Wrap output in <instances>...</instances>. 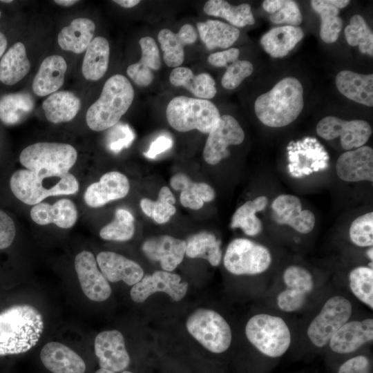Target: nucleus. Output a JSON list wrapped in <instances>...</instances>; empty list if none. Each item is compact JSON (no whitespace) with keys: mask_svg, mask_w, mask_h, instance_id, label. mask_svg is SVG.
I'll return each instance as SVG.
<instances>
[{"mask_svg":"<svg viewBox=\"0 0 373 373\" xmlns=\"http://www.w3.org/2000/svg\"><path fill=\"white\" fill-rule=\"evenodd\" d=\"M44 327L34 306L17 304L0 313V356L26 353L37 345Z\"/></svg>","mask_w":373,"mask_h":373,"instance_id":"1","label":"nucleus"},{"mask_svg":"<svg viewBox=\"0 0 373 373\" xmlns=\"http://www.w3.org/2000/svg\"><path fill=\"white\" fill-rule=\"evenodd\" d=\"M303 88L293 77L279 81L270 90L259 95L254 103L257 118L264 125L280 128L293 122L303 111Z\"/></svg>","mask_w":373,"mask_h":373,"instance_id":"2","label":"nucleus"},{"mask_svg":"<svg viewBox=\"0 0 373 373\" xmlns=\"http://www.w3.org/2000/svg\"><path fill=\"white\" fill-rule=\"evenodd\" d=\"M10 186L17 199L26 204L35 205L50 196L75 194L79 184L70 172L52 174L20 169L12 175Z\"/></svg>","mask_w":373,"mask_h":373,"instance_id":"3","label":"nucleus"},{"mask_svg":"<svg viewBox=\"0 0 373 373\" xmlns=\"http://www.w3.org/2000/svg\"><path fill=\"white\" fill-rule=\"evenodd\" d=\"M133 98L134 90L128 79L119 74L111 76L99 97L87 111L88 126L95 131L113 127L130 108Z\"/></svg>","mask_w":373,"mask_h":373,"instance_id":"4","label":"nucleus"},{"mask_svg":"<svg viewBox=\"0 0 373 373\" xmlns=\"http://www.w3.org/2000/svg\"><path fill=\"white\" fill-rule=\"evenodd\" d=\"M248 341L262 355L279 358L290 347L293 335L287 322L280 316L268 312L253 315L245 328Z\"/></svg>","mask_w":373,"mask_h":373,"instance_id":"5","label":"nucleus"},{"mask_svg":"<svg viewBox=\"0 0 373 373\" xmlns=\"http://www.w3.org/2000/svg\"><path fill=\"white\" fill-rule=\"evenodd\" d=\"M166 116L170 126L179 132L195 129L209 133L220 115L218 108L207 99L178 96L169 102Z\"/></svg>","mask_w":373,"mask_h":373,"instance_id":"6","label":"nucleus"},{"mask_svg":"<svg viewBox=\"0 0 373 373\" xmlns=\"http://www.w3.org/2000/svg\"><path fill=\"white\" fill-rule=\"evenodd\" d=\"M354 307L350 298L343 294H334L322 305L306 329V336L314 347L327 346L332 336L352 317Z\"/></svg>","mask_w":373,"mask_h":373,"instance_id":"7","label":"nucleus"},{"mask_svg":"<svg viewBox=\"0 0 373 373\" xmlns=\"http://www.w3.org/2000/svg\"><path fill=\"white\" fill-rule=\"evenodd\" d=\"M76 149L59 142H37L26 147L19 155L21 164L35 172L65 174L75 164Z\"/></svg>","mask_w":373,"mask_h":373,"instance_id":"8","label":"nucleus"},{"mask_svg":"<svg viewBox=\"0 0 373 373\" xmlns=\"http://www.w3.org/2000/svg\"><path fill=\"white\" fill-rule=\"evenodd\" d=\"M189 333L211 352L227 351L232 341V332L225 318L213 309L199 308L186 319Z\"/></svg>","mask_w":373,"mask_h":373,"instance_id":"9","label":"nucleus"},{"mask_svg":"<svg viewBox=\"0 0 373 373\" xmlns=\"http://www.w3.org/2000/svg\"><path fill=\"white\" fill-rule=\"evenodd\" d=\"M272 260L268 247L245 238L231 241L223 258L226 269L236 276L262 274L269 269Z\"/></svg>","mask_w":373,"mask_h":373,"instance_id":"10","label":"nucleus"},{"mask_svg":"<svg viewBox=\"0 0 373 373\" xmlns=\"http://www.w3.org/2000/svg\"><path fill=\"white\" fill-rule=\"evenodd\" d=\"M283 288L275 296V303L284 313H296L304 309L316 285L313 274L303 266L290 265L283 272Z\"/></svg>","mask_w":373,"mask_h":373,"instance_id":"11","label":"nucleus"},{"mask_svg":"<svg viewBox=\"0 0 373 373\" xmlns=\"http://www.w3.org/2000/svg\"><path fill=\"white\" fill-rule=\"evenodd\" d=\"M316 130L317 134L325 140L339 137L341 147L346 151L364 146L372 134L371 126L365 120H344L334 116L321 119Z\"/></svg>","mask_w":373,"mask_h":373,"instance_id":"12","label":"nucleus"},{"mask_svg":"<svg viewBox=\"0 0 373 373\" xmlns=\"http://www.w3.org/2000/svg\"><path fill=\"white\" fill-rule=\"evenodd\" d=\"M208 134L203 157L211 165L217 164L228 157L230 155L228 146L240 144L245 139L243 129L236 119L230 115L220 116Z\"/></svg>","mask_w":373,"mask_h":373,"instance_id":"13","label":"nucleus"},{"mask_svg":"<svg viewBox=\"0 0 373 373\" xmlns=\"http://www.w3.org/2000/svg\"><path fill=\"white\" fill-rule=\"evenodd\" d=\"M181 280L180 275L164 270L144 275L142 278L131 287V298L134 302L142 303L151 295L156 292H163L167 294L173 300L180 301L188 291V283L181 282Z\"/></svg>","mask_w":373,"mask_h":373,"instance_id":"14","label":"nucleus"},{"mask_svg":"<svg viewBox=\"0 0 373 373\" xmlns=\"http://www.w3.org/2000/svg\"><path fill=\"white\" fill-rule=\"evenodd\" d=\"M75 268L81 289L88 299L102 302L110 297L111 286L98 269L92 252L82 251L79 253L75 258Z\"/></svg>","mask_w":373,"mask_h":373,"instance_id":"15","label":"nucleus"},{"mask_svg":"<svg viewBox=\"0 0 373 373\" xmlns=\"http://www.w3.org/2000/svg\"><path fill=\"white\" fill-rule=\"evenodd\" d=\"M272 217L278 224L288 225L296 231L309 233L314 228L316 219L312 211L303 210L300 198L291 194H281L271 202Z\"/></svg>","mask_w":373,"mask_h":373,"instance_id":"16","label":"nucleus"},{"mask_svg":"<svg viewBox=\"0 0 373 373\" xmlns=\"http://www.w3.org/2000/svg\"><path fill=\"white\" fill-rule=\"evenodd\" d=\"M94 349L99 368L117 373L126 370L130 365L124 336L117 329L99 333L95 339Z\"/></svg>","mask_w":373,"mask_h":373,"instance_id":"17","label":"nucleus"},{"mask_svg":"<svg viewBox=\"0 0 373 373\" xmlns=\"http://www.w3.org/2000/svg\"><path fill=\"white\" fill-rule=\"evenodd\" d=\"M373 341V319H350L332 336L327 346L334 353H354Z\"/></svg>","mask_w":373,"mask_h":373,"instance_id":"18","label":"nucleus"},{"mask_svg":"<svg viewBox=\"0 0 373 373\" xmlns=\"http://www.w3.org/2000/svg\"><path fill=\"white\" fill-rule=\"evenodd\" d=\"M336 173L347 182H373V149L362 146L343 153L337 159Z\"/></svg>","mask_w":373,"mask_h":373,"instance_id":"19","label":"nucleus"},{"mask_svg":"<svg viewBox=\"0 0 373 373\" xmlns=\"http://www.w3.org/2000/svg\"><path fill=\"white\" fill-rule=\"evenodd\" d=\"M144 255L150 260L159 262L164 271H173L183 260L186 241L168 235L151 237L142 245Z\"/></svg>","mask_w":373,"mask_h":373,"instance_id":"20","label":"nucleus"},{"mask_svg":"<svg viewBox=\"0 0 373 373\" xmlns=\"http://www.w3.org/2000/svg\"><path fill=\"white\" fill-rule=\"evenodd\" d=\"M129 190L130 183L124 174L110 171L102 175L98 182L87 187L84 199L88 207L98 208L111 201L126 197Z\"/></svg>","mask_w":373,"mask_h":373,"instance_id":"21","label":"nucleus"},{"mask_svg":"<svg viewBox=\"0 0 373 373\" xmlns=\"http://www.w3.org/2000/svg\"><path fill=\"white\" fill-rule=\"evenodd\" d=\"M99 270L108 281H123L133 286L144 276V270L136 262L113 251H102L96 258Z\"/></svg>","mask_w":373,"mask_h":373,"instance_id":"22","label":"nucleus"},{"mask_svg":"<svg viewBox=\"0 0 373 373\" xmlns=\"http://www.w3.org/2000/svg\"><path fill=\"white\" fill-rule=\"evenodd\" d=\"M43 365L51 373H85L84 360L73 350L59 342L46 343L40 352Z\"/></svg>","mask_w":373,"mask_h":373,"instance_id":"23","label":"nucleus"},{"mask_svg":"<svg viewBox=\"0 0 373 373\" xmlns=\"http://www.w3.org/2000/svg\"><path fill=\"white\" fill-rule=\"evenodd\" d=\"M30 217L39 225L53 223L60 228L69 229L77 220V210L72 200L63 198L53 204L41 202L34 205L30 210Z\"/></svg>","mask_w":373,"mask_h":373,"instance_id":"24","label":"nucleus"},{"mask_svg":"<svg viewBox=\"0 0 373 373\" xmlns=\"http://www.w3.org/2000/svg\"><path fill=\"white\" fill-rule=\"evenodd\" d=\"M339 92L355 102L373 106V75L359 74L351 70L340 71L336 76Z\"/></svg>","mask_w":373,"mask_h":373,"instance_id":"25","label":"nucleus"},{"mask_svg":"<svg viewBox=\"0 0 373 373\" xmlns=\"http://www.w3.org/2000/svg\"><path fill=\"white\" fill-rule=\"evenodd\" d=\"M139 44L142 50L141 59L130 65L126 73L135 84L148 86L154 78L152 70H157L161 66L160 52L156 42L151 37L141 38Z\"/></svg>","mask_w":373,"mask_h":373,"instance_id":"26","label":"nucleus"},{"mask_svg":"<svg viewBox=\"0 0 373 373\" xmlns=\"http://www.w3.org/2000/svg\"><path fill=\"white\" fill-rule=\"evenodd\" d=\"M67 64L64 57L51 55L41 64L32 82L34 93L40 97L55 93L64 84Z\"/></svg>","mask_w":373,"mask_h":373,"instance_id":"27","label":"nucleus"},{"mask_svg":"<svg viewBox=\"0 0 373 373\" xmlns=\"http://www.w3.org/2000/svg\"><path fill=\"white\" fill-rule=\"evenodd\" d=\"M171 186L180 191L182 205L191 209H201L204 202L212 201L216 196L214 189L208 184L193 182L186 175L177 173L170 180Z\"/></svg>","mask_w":373,"mask_h":373,"instance_id":"28","label":"nucleus"},{"mask_svg":"<svg viewBox=\"0 0 373 373\" xmlns=\"http://www.w3.org/2000/svg\"><path fill=\"white\" fill-rule=\"evenodd\" d=\"M314 10L321 17L320 36L327 43H334L338 39L343 21L338 16L339 9L346 7L348 0H312Z\"/></svg>","mask_w":373,"mask_h":373,"instance_id":"29","label":"nucleus"},{"mask_svg":"<svg viewBox=\"0 0 373 373\" xmlns=\"http://www.w3.org/2000/svg\"><path fill=\"white\" fill-rule=\"evenodd\" d=\"M303 37V30L299 26H283L266 32L260 42L271 57L280 58L286 56Z\"/></svg>","mask_w":373,"mask_h":373,"instance_id":"30","label":"nucleus"},{"mask_svg":"<svg viewBox=\"0 0 373 373\" xmlns=\"http://www.w3.org/2000/svg\"><path fill=\"white\" fill-rule=\"evenodd\" d=\"M95 30V23L90 19L77 18L61 29L57 41L64 50L79 54L85 51L92 41Z\"/></svg>","mask_w":373,"mask_h":373,"instance_id":"31","label":"nucleus"},{"mask_svg":"<svg viewBox=\"0 0 373 373\" xmlns=\"http://www.w3.org/2000/svg\"><path fill=\"white\" fill-rule=\"evenodd\" d=\"M171 84L182 86L189 90L198 99L213 98L216 93V82L209 73L194 75L192 70L186 67L175 68L169 75Z\"/></svg>","mask_w":373,"mask_h":373,"instance_id":"32","label":"nucleus"},{"mask_svg":"<svg viewBox=\"0 0 373 373\" xmlns=\"http://www.w3.org/2000/svg\"><path fill=\"white\" fill-rule=\"evenodd\" d=\"M81 107L80 99L69 91L55 92L42 104L46 119L54 124L71 121Z\"/></svg>","mask_w":373,"mask_h":373,"instance_id":"33","label":"nucleus"},{"mask_svg":"<svg viewBox=\"0 0 373 373\" xmlns=\"http://www.w3.org/2000/svg\"><path fill=\"white\" fill-rule=\"evenodd\" d=\"M30 68L25 46L21 42H17L1 59L0 81L6 85H14L28 74Z\"/></svg>","mask_w":373,"mask_h":373,"instance_id":"34","label":"nucleus"},{"mask_svg":"<svg viewBox=\"0 0 373 373\" xmlns=\"http://www.w3.org/2000/svg\"><path fill=\"white\" fill-rule=\"evenodd\" d=\"M109 55L108 40L101 36L95 37L86 50L82 67L84 77L90 81L101 79L108 69Z\"/></svg>","mask_w":373,"mask_h":373,"instance_id":"35","label":"nucleus"},{"mask_svg":"<svg viewBox=\"0 0 373 373\" xmlns=\"http://www.w3.org/2000/svg\"><path fill=\"white\" fill-rule=\"evenodd\" d=\"M197 28L200 39L208 50L229 48L240 35V30L237 28L218 20L209 19L199 22Z\"/></svg>","mask_w":373,"mask_h":373,"instance_id":"36","label":"nucleus"},{"mask_svg":"<svg viewBox=\"0 0 373 373\" xmlns=\"http://www.w3.org/2000/svg\"><path fill=\"white\" fill-rule=\"evenodd\" d=\"M267 204L268 198L265 195L247 201L234 212L231 218V227L240 228L244 233L249 236L258 235L262 230V223L256 214L264 210Z\"/></svg>","mask_w":373,"mask_h":373,"instance_id":"37","label":"nucleus"},{"mask_svg":"<svg viewBox=\"0 0 373 373\" xmlns=\"http://www.w3.org/2000/svg\"><path fill=\"white\" fill-rule=\"evenodd\" d=\"M221 241L208 231H201L188 238L185 254L191 258H203L211 266L216 267L221 262L222 252Z\"/></svg>","mask_w":373,"mask_h":373,"instance_id":"38","label":"nucleus"},{"mask_svg":"<svg viewBox=\"0 0 373 373\" xmlns=\"http://www.w3.org/2000/svg\"><path fill=\"white\" fill-rule=\"evenodd\" d=\"M203 10L208 15L226 19L234 27H244L255 23L251 6L248 3L234 6L226 1L209 0L205 3Z\"/></svg>","mask_w":373,"mask_h":373,"instance_id":"39","label":"nucleus"},{"mask_svg":"<svg viewBox=\"0 0 373 373\" xmlns=\"http://www.w3.org/2000/svg\"><path fill=\"white\" fill-rule=\"evenodd\" d=\"M34 108V99L26 92L10 93L0 98V119L14 125L24 119Z\"/></svg>","mask_w":373,"mask_h":373,"instance_id":"40","label":"nucleus"},{"mask_svg":"<svg viewBox=\"0 0 373 373\" xmlns=\"http://www.w3.org/2000/svg\"><path fill=\"white\" fill-rule=\"evenodd\" d=\"M348 286L353 296L370 309H373V268L359 265L348 274Z\"/></svg>","mask_w":373,"mask_h":373,"instance_id":"41","label":"nucleus"},{"mask_svg":"<svg viewBox=\"0 0 373 373\" xmlns=\"http://www.w3.org/2000/svg\"><path fill=\"white\" fill-rule=\"evenodd\" d=\"M175 199L168 186H162L156 200L143 198L140 201L142 211L158 224L167 222L175 213Z\"/></svg>","mask_w":373,"mask_h":373,"instance_id":"42","label":"nucleus"},{"mask_svg":"<svg viewBox=\"0 0 373 373\" xmlns=\"http://www.w3.org/2000/svg\"><path fill=\"white\" fill-rule=\"evenodd\" d=\"M134 233L133 216L126 209H118L114 219L101 229L99 236L105 240L124 242L131 240Z\"/></svg>","mask_w":373,"mask_h":373,"instance_id":"43","label":"nucleus"},{"mask_svg":"<svg viewBox=\"0 0 373 373\" xmlns=\"http://www.w3.org/2000/svg\"><path fill=\"white\" fill-rule=\"evenodd\" d=\"M344 33L348 44L357 46L361 53L373 56V33L362 16L354 15Z\"/></svg>","mask_w":373,"mask_h":373,"instance_id":"44","label":"nucleus"},{"mask_svg":"<svg viewBox=\"0 0 373 373\" xmlns=\"http://www.w3.org/2000/svg\"><path fill=\"white\" fill-rule=\"evenodd\" d=\"M157 39L166 66L172 68L179 67L184 60V45L177 33L164 28L159 32Z\"/></svg>","mask_w":373,"mask_h":373,"instance_id":"45","label":"nucleus"},{"mask_svg":"<svg viewBox=\"0 0 373 373\" xmlns=\"http://www.w3.org/2000/svg\"><path fill=\"white\" fill-rule=\"evenodd\" d=\"M352 244L359 247L373 246V212L364 213L352 221L349 229Z\"/></svg>","mask_w":373,"mask_h":373,"instance_id":"46","label":"nucleus"},{"mask_svg":"<svg viewBox=\"0 0 373 373\" xmlns=\"http://www.w3.org/2000/svg\"><path fill=\"white\" fill-rule=\"evenodd\" d=\"M254 70L251 62L247 60L234 61L227 67V70L222 77V86L228 90L237 88L242 82L250 76Z\"/></svg>","mask_w":373,"mask_h":373,"instance_id":"47","label":"nucleus"},{"mask_svg":"<svg viewBox=\"0 0 373 373\" xmlns=\"http://www.w3.org/2000/svg\"><path fill=\"white\" fill-rule=\"evenodd\" d=\"M269 19L274 23H286L291 26H298L303 21L298 4L291 0H283L280 8L270 15Z\"/></svg>","mask_w":373,"mask_h":373,"instance_id":"48","label":"nucleus"},{"mask_svg":"<svg viewBox=\"0 0 373 373\" xmlns=\"http://www.w3.org/2000/svg\"><path fill=\"white\" fill-rule=\"evenodd\" d=\"M135 135L128 125L119 124L111 131L109 148L114 152H119L123 148L128 147Z\"/></svg>","mask_w":373,"mask_h":373,"instance_id":"49","label":"nucleus"},{"mask_svg":"<svg viewBox=\"0 0 373 373\" xmlns=\"http://www.w3.org/2000/svg\"><path fill=\"white\" fill-rule=\"evenodd\" d=\"M337 373H371L370 360L365 355H356L343 362Z\"/></svg>","mask_w":373,"mask_h":373,"instance_id":"50","label":"nucleus"},{"mask_svg":"<svg viewBox=\"0 0 373 373\" xmlns=\"http://www.w3.org/2000/svg\"><path fill=\"white\" fill-rule=\"evenodd\" d=\"M16 228L12 218L0 209V249L9 247L15 237Z\"/></svg>","mask_w":373,"mask_h":373,"instance_id":"51","label":"nucleus"},{"mask_svg":"<svg viewBox=\"0 0 373 373\" xmlns=\"http://www.w3.org/2000/svg\"><path fill=\"white\" fill-rule=\"evenodd\" d=\"M240 50L236 48L211 53L208 57L209 63L216 67H227L228 64H232L238 59Z\"/></svg>","mask_w":373,"mask_h":373,"instance_id":"52","label":"nucleus"},{"mask_svg":"<svg viewBox=\"0 0 373 373\" xmlns=\"http://www.w3.org/2000/svg\"><path fill=\"white\" fill-rule=\"evenodd\" d=\"M173 143V140L170 137L160 135L151 143L149 150L144 154L148 158L154 159L157 155L171 149Z\"/></svg>","mask_w":373,"mask_h":373,"instance_id":"53","label":"nucleus"},{"mask_svg":"<svg viewBox=\"0 0 373 373\" xmlns=\"http://www.w3.org/2000/svg\"><path fill=\"white\" fill-rule=\"evenodd\" d=\"M177 35L184 46L193 44L198 37L195 28L190 24H184Z\"/></svg>","mask_w":373,"mask_h":373,"instance_id":"54","label":"nucleus"},{"mask_svg":"<svg viewBox=\"0 0 373 373\" xmlns=\"http://www.w3.org/2000/svg\"><path fill=\"white\" fill-rule=\"evenodd\" d=\"M113 1L126 8H133L140 2L139 0H115Z\"/></svg>","mask_w":373,"mask_h":373,"instance_id":"55","label":"nucleus"},{"mask_svg":"<svg viewBox=\"0 0 373 373\" xmlns=\"http://www.w3.org/2000/svg\"><path fill=\"white\" fill-rule=\"evenodd\" d=\"M7 46V39L6 36L0 32V57L6 50Z\"/></svg>","mask_w":373,"mask_h":373,"instance_id":"56","label":"nucleus"},{"mask_svg":"<svg viewBox=\"0 0 373 373\" xmlns=\"http://www.w3.org/2000/svg\"><path fill=\"white\" fill-rule=\"evenodd\" d=\"M55 2L58 4L61 5L62 6H70L74 5L75 3L79 2V1L76 0H55Z\"/></svg>","mask_w":373,"mask_h":373,"instance_id":"57","label":"nucleus"},{"mask_svg":"<svg viewBox=\"0 0 373 373\" xmlns=\"http://www.w3.org/2000/svg\"><path fill=\"white\" fill-rule=\"evenodd\" d=\"M95 373H117V372L105 370V369H102V368H99ZM120 373H133V372L128 370H124L123 372H121Z\"/></svg>","mask_w":373,"mask_h":373,"instance_id":"58","label":"nucleus"},{"mask_svg":"<svg viewBox=\"0 0 373 373\" xmlns=\"http://www.w3.org/2000/svg\"><path fill=\"white\" fill-rule=\"evenodd\" d=\"M367 256L368 259L372 262V260H373V247H368V249L367 251Z\"/></svg>","mask_w":373,"mask_h":373,"instance_id":"59","label":"nucleus"},{"mask_svg":"<svg viewBox=\"0 0 373 373\" xmlns=\"http://www.w3.org/2000/svg\"><path fill=\"white\" fill-rule=\"evenodd\" d=\"M1 1L3 2V3H11V2H12V0H2Z\"/></svg>","mask_w":373,"mask_h":373,"instance_id":"60","label":"nucleus"},{"mask_svg":"<svg viewBox=\"0 0 373 373\" xmlns=\"http://www.w3.org/2000/svg\"><path fill=\"white\" fill-rule=\"evenodd\" d=\"M1 12H0V17H1Z\"/></svg>","mask_w":373,"mask_h":373,"instance_id":"61","label":"nucleus"}]
</instances>
